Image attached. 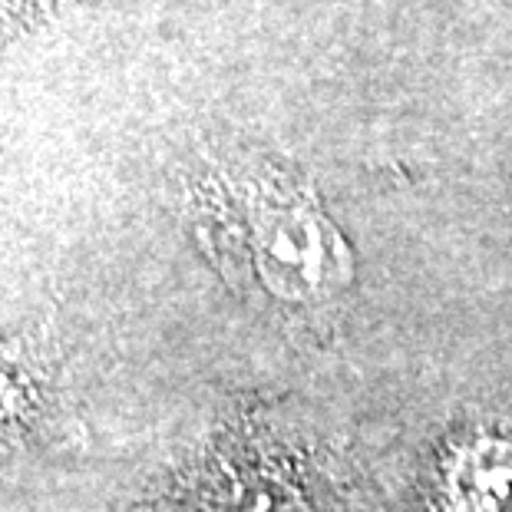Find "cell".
Here are the masks:
<instances>
[{"label": "cell", "instance_id": "cell-1", "mask_svg": "<svg viewBox=\"0 0 512 512\" xmlns=\"http://www.w3.org/2000/svg\"><path fill=\"white\" fill-rule=\"evenodd\" d=\"M189 209L228 285L281 318L328 324L351 298L357 255L304 172L258 156L209 162Z\"/></svg>", "mask_w": 512, "mask_h": 512}, {"label": "cell", "instance_id": "cell-2", "mask_svg": "<svg viewBox=\"0 0 512 512\" xmlns=\"http://www.w3.org/2000/svg\"><path fill=\"white\" fill-rule=\"evenodd\" d=\"M172 512H334V493L321 463L242 420L199 446Z\"/></svg>", "mask_w": 512, "mask_h": 512}, {"label": "cell", "instance_id": "cell-3", "mask_svg": "<svg viewBox=\"0 0 512 512\" xmlns=\"http://www.w3.org/2000/svg\"><path fill=\"white\" fill-rule=\"evenodd\" d=\"M427 512H512V430L463 423L433 450L423 473Z\"/></svg>", "mask_w": 512, "mask_h": 512}, {"label": "cell", "instance_id": "cell-4", "mask_svg": "<svg viewBox=\"0 0 512 512\" xmlns=\"http://www.w3.org/2000/svg\"><path fill=\"white\" fill-rule=\"evenodd\" d=\"M57 400L50 337L43 328L0 337V460L30 446Z\"/></svg>", "mask_w": 512, "mask_h": 512}, {"label": "cell", "instance_id": "cell-5", "mask_svg": "<svg viewBox=\"0 0 512 512\" xmlns=\"http://www.w3.org/2000/svg\"><path fill=\"white\" fill-rule=\"evenodd\" d=\"M73 4H83V0H0V50Z\"/></svg>", "mask_w": 512, "mask_h": 512}]
</instances>
